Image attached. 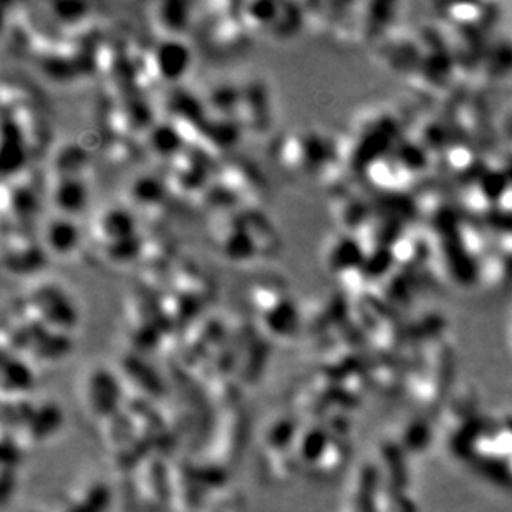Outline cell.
I'll list each match as a JSON object with an SVG mask.
<instances>
[{"label":"cell","mask_w":512,"mask_h":512,"mask_svg":"<svg viewBox=\"0 0 512 512\" xmlns=\"http://www.w3.org/2000/svg\"><path fill=\"white\" fill-rule=\"evenodd\" d=\"M237 116H241L239 125L241 128H251V130H262L271 123V103L267 97V90L262 85L257 87L242 88L241 105Z\"/></svg>","instance_id":"30bf717a"},{"label":"cell","mask_w":512,"mask_h":512,"mask_svg":"<svg viewBox=\"0 0 512 512\" xmlns=\"http://www.w3.org/2000/svg\"><path fill=\"white\" fill-rule=\"evenodd\" d=\"M47 257L40 237L32 236L29 228H12V236L4 239V264L12 274H34Z\"/></svg>","instance_id":"5b68a950"},{"label":"cell","mask_w":512,"mask_h":512,"mask_svg":"<svg viewBox=\"0 0 512 512\" xmlns=\"http://www.w3.org/2000/svg\"><path fill=\"white\" fill-rule=\"evenodd\" d=\"M252 302L269 334L279 339H290L299 332L302 324L299 309L281 287L257 285L252 294Z\"/></svg>","instance_id":"7a4b0ae2"},{"label":"cell","mask_w":512,"mask_h":512,"mask_svg":"<svg viewBox=\"0 0 512 512\" xmlns=\"http://www.w3.org/2000/svg\"><path fill=\"white\" fill-rule=\"evenodd\" d=\"M194 4L158 2L150 7V22L161 39H184L194 22Z\"/></svg>","instance_id":"ba28073f"},{"label":"cell","mask_w":512,"mask_h":512,"mask_svg":"<svg viewBox=\"0 0 512 512\" xmlns=\"http://www.w3.org/2000/svg\"><path fill=\"white\" fill-rule=\"evenodd\" d=\"M40 242L47 256L57 259H72L82 247V231L75 219L55 214L47 219L39 232Z\"/></svg>","instance_id":"8992f818"},{"label":"cell","mask_w":512,"mask_h":512,"mask_svg":"<svg viewBox=\"0 0 512 512\" xmlns=\"http://www.w3.org/2000/svg\"><path fill=\"white\" fill-rule=\"evenodd\" d=\"M49 199L55 214L75 219L87 209L90 189L85 178L52 179L49 184Z\"/></svg>","instance_id":"9c48e42d"},{"label":"cell","mask_w":512,"mask_h":512,"mask_svg":"<svg viewBox=\"0 0 512 512\" xmlns=\"http://www.w3.org/2000/svg\"><path fill=\"white\" fill-rule=\"evenodd\" d=\"M276 2H247L239 4V17L246 27L247 34H269L279 14Z\"/></svg>","instance_id":"4fadbf2b"},{"label":"cell","mask_w":512,"mask_h":512,"mask_svg":"<svg viewBox=\"0 0 512 512\" xmlns=\"http://www.w3.org/2000/svg\"><path fill=\"white\" fill-rule=\"evenodd\" d=\"M324 140L317 131L295 130L285 136L281 145L282 165L290 170L319 171L324 166Z\"/></svg>","instance_id":"277c9868"},{"label":"cell","mask_w":512,"mask_h":512,"mask_svg":"<svg viewBox=\"0 0 512 512\" xmlns=\"http://www.w3.org/2000/svg\"><path fill=\"white\" fill-rule=\"evenodd\" d=\"M47 14L52 17L55 24L67 25V27H75V25H82L88 17V4H75V2H54V4H47Z\"/></svg>","instance_id":"5bb4252c"},{"label":"cell","mask_w":512,"mask_h":512,"mask_svg":"<svg viewBox=\"0 0 512 512\" xmlns=\"http://www.w3.org/2000/svg\"><path fill=\"white\" fill-rule=\"evenodd\" d=\"M20 305L30 319L60 334H70L80 319L70 292L60 282L49 279L32 285Z\"/></svg>","instance_id":"6da1fadb"},{"label":"cell","mask_w":512,"mask_h":512,"mask_svg":"<svg viewBox=\"0 0 512 512\" xmlns=\"http://www.w3.org/2000/svg\"><path fill=\"white\" fill-rule=\"evenodd\" d=\"M193 52L184 39H161L155 49L146 54V77L155 82L176 83L188 75Z\"/></svg>","instance_id":"3957f363"},{"label":"cell","mask_w":512,"mask_h":512,"mask_svg":"<svg viewBox=\"0 0 512 512\" xmlns=\"http://www.w3.org/2000/svg\"><path fill=\"white\" fill-rule=\"evenodd\" d=\"M88 155L78 143H63L58 146L50 160V178H85Z\"/></svg>","instance_id":"8fae6325"},{"label":"cell","mask_w":512,"mask_h":512,"mask_svg":"<svg viewBox=\"0 0 512 512\" xmlns=\"http://www.w3.org/2000/svg\"><path fill=\"white\" fill-rule=\"evenodd\" d=\"M92 234L102 247L138 236L136 216L126 206H108L93 219Z\"/></svg>","instance_id":"52a82bcc"},{"label":"cell","mask_w":512,"mask_h":512,"mask_svg":"<svg viewBox=\"0 0 512 512\" xmlns=\"http://www.w3.org/2000/svg\"><path fill=\"white\" fill-rule=\"evenodd\" d=\"M166 184L150 174L133 179L128 188V203L131 211H156L165 203Z\"/></svg>","instance_id":"7c38bea8"}]
</instances>
